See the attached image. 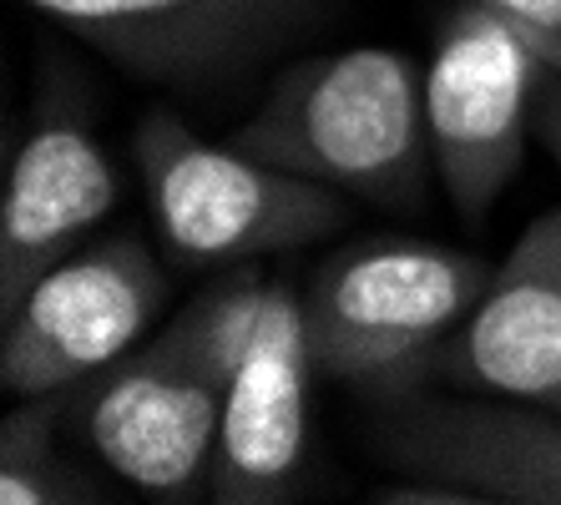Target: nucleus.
<instances>
[{"instance_id": "1", "label": "nucleus", "mask_w": 561, "mask_h": 505, "mask_svg": "<svg viewBox=\"0 0 561 505\" xmlns=\"http://www.w3.org/2000/svg\"><path fill=\"white\" fill-rule=\"evenodd\" d=\"M268 278H233L193 298L152 344L127 349L77 389H61V425L71 440L157 501H197L213 485V455L228 379L253 334Z\"/></svg>"}, {"instance_id": "2", "label": "nucleus", "mask_w": 561, "mask_h": 505, "mask_svg": "<svg viewBox=\"0 0 561 505\" xmlns=\"http://www.w3.org/2000/svg\"><path fill=\"white\" fill-rule=\"evenodd\" d=\"M243 152L379 208H420L431 187L425 71L394 46L304 56L233 131Z\"/></svg>"}, {"instance_id": "3", "label": "nucleus", "mask_w": 561, "mask_h": 505, "mask_svg": "<svg viewBox=\"0 0 561 505\" xmlns=\"http://www.w3.org/2000/svg\"><path fill=\"white\" fill-rule=\"evenodd\" d=\"M481 253L431 238H359L304 288L313 369L375 400L431 379L435 354L491 284Z\"/></svg>"}, {"instance_id": "4", "label": "nucleus", "mask_w": 561, "mask_h": 505, "mask_svg": "<svg viewBox=\"0 0 561 505\" xmlns=\"http://www.w3.org/2000/svg\"><path fill=\"white\" fill-rule=\"evenodd\" d=\"M131 157L157 233L187 268H249L268 253L324 243L350 222L344 193L274 168L238 142L197 137L172 106H152L137 122Z\"/></svg>"}, {"instance_id": "5", "label": "nucleus", "mask_w": 561, "mask_h": 505, "mask_svg": "<svg viewBox=\"0 0 561 505\" xmlns=\"http://www.w3.org/2000/svg\"><path fill=\"white\" fill-rule=\"evenodd\" d=\"M56 26L168 91L218 96L249 87L309 41L340 0H26Z\"/></svg>"}, {"instance_id": "6", "label": "nucleus", "mask_w": 561, "mask_h": 505, "mask_svg": "<svg viewBox=\"0 0 561 505\" xmlns=\"http://www.w3.org/2000/svg\"><path fill=\"white\" fill-rule=\"evenodd\" d=\"M547 66L481 0L445 15L425 61V131L431 162L460 218H485L501 203L536 131Z\"/></svg>"}, {"instance_id": "7", "label": "nucleus", "mask_w": 561, "mask_h": 505, "mask_svg": "<svg viewBox=\"0 0 561 505\" xmlns=\"http://www.w3.org/2000/svg\"><path fill=\"white\" fill-rule=\"evenodd\" d=\"M168 298V278L137 238L77 248L0 313V385L15 400L61 394L137 349Z\"/></svg>"}, {"instance_id": "8", "label": "nucleus", "mask_w": 561, "mask_h": 505, "mask_svg": "<svg viewBox=\"0 0 561 505\" xmlns=\"http://www.w3.org/2000/svg\"><path fill=\"white\" fill-rule=\"evenodd\" d=\"M369 440L400 475L456 485L476 505H561V415L541 404L415 385L379 400Z\"/></svg>"}, {"instance_id": "9", "label": "nucleus", "mask_w": 561, "mask_h": 505, "mask_svg": "<svg viewBox=\"0 0 561 505\" xmlns=\"http://www.w3.org/2000/svg\"><path fill=\"white\" fill-rule=\"evenodd\" d=\"M309 319L304 294L268 278L253 334L228 379L208 495L222 505L288 501L309 450Z\"/></svg>"}, {"instance_id": "10", "label": "nucleus", "mask_w": 561, "mask_h": 505, "mask_svg": "<svg viewBox=\"0 0 561 505\" xmlns=\"http://www.w3.org/2000/svg\"><path fill=\"white\" fill-rule=\"evenodd\" d=\"M425 385L526 400L561 415V203L526 222Z\"/></svg>"}, {"instance_id": "11", "label": "nucleus", "mask_w": 561, "mask_h": 505, "mask_svg": "<svg viewBox=\"0 0 561 505\" xmlns=\"http://www.w3.org/2000/svg\"><path fill=\"white\" fill-rule=\"evenodd\" d=\"M122 177L92 127L51 117L15 147L0 203V313H11L41 273L77 253L117 208Z\"/></svg>"}, {"instance_id": "12", "label": "nucleus", "mask_w": 561, "mask_h": 505, "mask_svg": "<svg viewBox=\"0 0 561 505\" xmlns=\"http://www.w3.org/2000/svg\"><path fill=\"white\" fill-rule=\"evenodd\" d=\"M71 435L61 425V400L41 394L0 425V501L5 505H96L102 480L71 460Z\"/></svg>"}, {"instance_id": "13", "label": "nucleus", "mask_w": 561, "mask_h": 505, "mask_svg": "<svg viewBox=\"0 0 561 505\" xmlns=\"http://www.w3.org/2000/svg\"><path fill=\"white\" fill-rule=\"evenodd\" d=\"M481 5L531 46L551 77H561V0H481Z\"/></svg>"}, {"instance_id": "14", "label": "nucleus", "mask_w": 561, "mask_h": 505, "mask_svg": "<svg viewBox=\"0 0 561 505\" xmlns=\"http://www.w3.org/2000/svg\"><path fill=\"white\" fill-rule=\"evenodd\" d=\"M536 131L547 152L561 162V77H547V91H541V106H536Z\"/></svg>"}]
</instances>
